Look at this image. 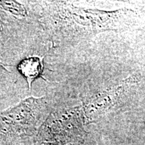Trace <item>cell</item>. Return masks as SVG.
<instances>
[{"label":"cell","mask_w":145,"mask_h":145,"mask_svg":"<svg viewBox=\"0 0 145 145\" xmlns=\"http://www.w3.org/2000/svg\"><path fill=\"white\" fill-rule=\"evenodd\" d=\"M40 25L55 42L81 41L106 31L126 28L135 12L126 8L114 11L78 8L69 1H36Z\"/></svg>","instance_id":"cell-1"},{"label":"cell","mask_w":145,"mask_h":145,"mask_svg":"<svg viewBox=\"0 0 145 145\" xmlns=\"http://www.w3.org/2000/svg\"><path fill=\"white\" fill-rule=\"evenodd\" d=\"M20 78L14 68H9L0 63V112L23 99Z\"/></svg>","instance_id":"cell-6"},{"label":"cell","mask_w":145,"mask_h":145,"mask_svg":"<svg viewBox=\"0 0 145 145\" xmlns=\"http://www.w3.org/2000/svg\"><path fill=\"white\" fill-rule=\"evenodd\" d=\"M82 106L54 110L40 127L37 141L58 145H82L87 137Z\"/></svg>","instance_id":"cell-3"},{"label":"cell","mask_w":145,"mask_h":145,"mask_svg":"<svg viewBox=\"0 0 145 145\" xmlns=\"http://www.w3.org/2000/svg\"><path fill=\"white\" fill-rule=\"evenodd\" d=\"M30 43L0 14V63L13 68Z\"/></svg>","instance_id":"cell-5"},{"label":"cell","mask_w":145,"mask_h":145,"mask_svg":"<svg viewBox=\"0 0 145 145\" xmlns=\"http://www.w3.org/2000/svg\"><path fill=\"white\" fill-rule=\"evenodd\" d=\"M38 143H39V145H58L54 142H46V141H40V142H38Z\"/></svg>","instance_id":"cell-8"},{"label":"cell","mask_w":145,"mask_h":145,"mask_svg":"<svg viewBox=\"0 0 145 145\" xmlns=\"http://www.w3.org/2000/svg\"><path fill=\"white\" fill-rule=\"evenodd\" d=\"M44 57L39 55H31L24 57L13 68L22 77L28 85V90L30 91L33 82L42 77L44 71Z\"/></svg>","instance_id":"cell-7"},{"label":"cell","mask_w":145,"mask_h":145,"mask_svg":"<svg viewBox=\"0 0 145 145\" xmlns=\"http://www.w3.org/2000/svg\"><path fill=\"white\" fill-rule=\"evenodd\" d=\"M52 109L47 96H29L0 112V144L36 136Z\"/></svg>","instance_id":"cell-2"},{"label":"cell","mask_w":145,"mask_h":145,"mask_svg":"<svg viewBox=\"0 0 145 145\" xmlns=\"http://www.w3.org/2000/svg\"><path fill=\"white\" fill-rule=\"evenodd\" d=\"M139 81L138 76L133 74L115 86L99 90L89 96L81 106L86 125L98 122L120 110Z\"/></svg>","instance_id":"cell-4"}]
</instances>
